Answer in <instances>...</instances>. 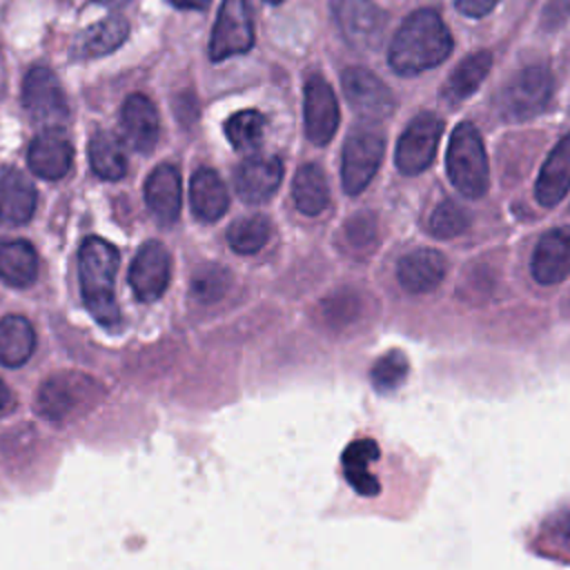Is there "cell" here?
<instances>
[{
	"label": "cell",
	"mask_w": 570,
	"mask_h": 570,
	"mask_svg": "<svg viewBox=\"0 0 570 570\" xmlns=\"http://www.w3.org/2000/svg\"><path fill=\"white\" fill-rule=\"evenodd\" d=\"M129 33V24L122 16H109L80 31L71 45L73 58H98L118 49Z\"/></svg>",
	"instance_id": "7402d4cb"
},
{
	"label": "cell",
	"mask_w": 570,
	"mask_h": 570,
	"mask_svg": "<svg viewBox=\"0 0 570 570\" xmlns=\"http://www.w3.org/2000/svg\"><path fill=\"white\" fill-rule=\"evenodd\" d=\"M265 134V116L256 109L236 111L225 122V136L236 151L258 149Z\"/></svg>",
	"instance_id": "4dcf8cb0"
},
{
	"label": "cell",
	"mask_w": 570,
	"mask_h": 570,
	"mask_svg": "<svg viewBox=\"0 0 570 570\" xmlns=\"http://www.w3.org/2000/svg\"><path fill=\"white\" fill-rule=\"evenodd\" d=\"M89 163L96 176L118 180L127 174V154L122 142L111 131H96L89 140Z\"/></svg>",
	"instance_id": "f1b7e54d"
},
{
	"label": "cell",
	"mask_w": 570,
	"mask_h": 570,
	"mask_svg": "<svg viewBox=\"0 0 570 570\" xmlns=\"http://www.w3.org/2000/svg\"><path fill=\"white\" fill-rule=\"evenodd\" d=\"M568 189H570V134L563 136L543 160V167L534 185V196L539 205L554 207L568 194Z\"/></svg>",
	"instance_id": "ffe728a7"
},
{
	"label": "cell",
	"mask_w": 570,
	"mask_h": 570,
	"mask_svg": "<svg viewBox=\"0 0 570 570\" xmlns=\"http://www.w3.org/2000/svg\"><path fill=\"white\" fill-rule=\"evenodd\" d=\"M169 2L180 9H203L209 4V0H169Z\"/></svg>",
	"instance_id": "f35d334b"
},
{
	"label": "cell",
	"mask_w": 570,
	"mask_h": 570,
	"mask_svg": "<svg viewBox=\"0 0 570 570\" xmlns=\"http://www.w3.org/2000/svg\"><path fill=\"white\" fill-rule=\"evenodd\" d=\"M443 134V120L434 114H419L410 120L396 145V167L401 174L414 176L428 169L436 156Z\"/></svg>",
	"instance_id": "30bf717a"
},
{
	"label": "cell",
	"mask_w": 570,
	"mask_h": 570,
	"mask_svg": "<svg viewBox=\"0 0 570 570\" xmlns=\"http://www.w3.org/2000/svg\"><path fill=\"white\" fill-rule=\"evenodd\" d=\"M9 401H11V392H9V387L4 385V381L0 379V410H2V407H7V405H9Z\"/></svg>",
	"instance_id": "ab89813d"
},
{
	"label": "cell",
	"mask_w": 570,
	"mask_h": 570,
	"mask_svg": "<svg viewBox=\"0 0 570 570\" xmlns=\"http://www.w3.org/2000/svg\"><path fill=\"white\" fill-rule=\"evenodd\" d=\"M116 272L118 249L98 236L87 238L78 252L80 289L89 314L105 327H116L120 323V312L114 296Z\"/></svg>",
	"instance_id": "7a4b0ae2"
},
{
	"label": "cell",
	"mask_w": 570,
	"mask_h": 570,
	"mask_svg": "<svg viewBox=\"0 0 570 570\" xmlns=\"http://www.w3.org/2000/svg\"><path fill=\"white\" fill-rule=\"evenodd\" d=\"M269 236H272V225L261 214L238 218L227 229V243L236 254H256L267 245Z\"/></svg>",
	"instance_id": "f546056e"
},
{
	"label": "cell",
	"mask_w": 570,
	"mask_h": 570,
	"mask_svg": "<svg viewBox=\"0 0 570 570\" xmlns=\"http://www.w3.org/2000/svg\"><path fill=\"white\" fill-rule=\"evenodd\" d=\"M323 314L327 323L345 325L358 314V298L352 292H336L323 303Z\"/></svg>",
	"instance_id": "d590c367"
},
{
	"label": "cell",
	"mask_w": 570,
	"mask_h": 570,
	"mask_svg": "<svg viewBox=\"0 0 570 570\" xmlns=\"http://www.w3.org/2000/svg\"><path fill=\"white\" fill-rule=\"evenodd\" d=\"M292 198L301 214L318 216L330 205V187L318 165H303L292 183Z\"/></svg>",
	"instance_id": "4316f807"
},
{
	"label": "cell",
	"mask_w": 570,
	"mask_h": 570,
	"mask_svg": "<svg viewBox=\"0 0 570 570\" xmlns=\"http://www.w3.org/2000/svg\"><path fill=\"white\" fill-rule=\"evenodd\" d=\"M22 105L29 118L47 129H60L69 118L60 80L47 67H33L22 82Z\"/></svg>",
	"instance_id": "8992f818"
},
{
	"label": "cell",
	"mask_w": 570,
	"mask_h": 570,
	"mask_svg": "<svg viewBox=\"0 0 570 570\" xmlns=\"http://www.w3.org/2000/svg\"><path fill=\"white\" fill-rule=\"evenodd\" d=\"M169 283V252L163 243H145L131 265H129V285L138 301H156Z\"/></svg>",
	"instance_id": "7c38bea8"
},
{
	"label": "cell",
	"mask_w": 570,
	"mask_h": 570,
	"mask_svg": "<svg viewBox=\"0 0 570 570\" xmlns=\"http://www.w3.org/2000/svg\"><path fill=\"white\" fill-rule=\"evenodd\" d=\"M334 22L354 49H376L387 27V13L372 0H332Z\"/></svg>",
	"instance_id": "52a82bcc"
},
{
	"label": "cell",
	"mask_w": 570,
	"mask_h": 570,
	"mask_svg": "<svg viewBox=\"0 0 570 570\" xmlns=\"http://www.w3.org/2000/svg\"><path fill=\"white\" fill-rule=\"evenodd\" d=\"M490 67H492L490 51H476L465 56L443 82V98L450 102H461L470 98L479 89V85L485 80Z\"/></svg>",
	"instance_id": "484cf974"
},
{
	"label": "cell",
	"mask_w": 570,
	"mask_h": 570,
	"mask_svg": "<svg viewBox=\"0 0 570 570\" xmlns=\"http://www.w3.org/2000/svg\"><path fill=\"white\" fill-rule=\"evenodd\" d=\"M452 36L432 9L410 13L390 42V67L396 73L414 76L441 65L452 51Z\"/></svg>",
	"instance_id": "6da1fadb"
},
{
	"label": "cell",
	"mask_w": 570,
	"mask_h": 570,
	"mask_svg": "<svg viewBox=\"0 0 570 570\" xmlns=\"http://www.w3.org/2000/svg\"><path fill=\"white\" fill-rule=\"evenodd\" d=\"M36 347V334L27 318L4 316L0 321V363L7 367L22 365Z\"/></svg>",
	"instance_id": "83f0119b"
},
{
	"label": "cell",
	"mask_w": 570,
	"mask_h": 570,
	"mask_svg": "<svg viewBox=\"0 0 570 570\" xmlns=\"http://www.w3.org/2000/svg\"><path fill=\"white\" fill-rule=\"evenodd\" d=\"M283 165L276 156H249L236 169L234 185L245 203H265L281 185Z\"/></svg>",
	"instance_id": "2e32d148"
},
{
	"label": "cell",
	"mask_w": 570,
	"mask_h": 570,
	"mask_svg": "<svg viewBox=\"0 0 570 570\" xmlns=\"http://www.w3.org/2000/svg\"><path fill=\"white\" fill-rule=\"evenodd\" d=\"M454 2H456V9L470 18H483L499 4V0H454Z\"/></svg>",
	"instance_id": "74e56055"
},
{
	"label": "cell",
	"mask_w": 570,
	"mask_h": 570,
	"mask_svg": "<svg viewBox=\"0 0 570 570\" xmlns=\"http://www.w3.org/2000/svg\"><path fill=\"white\" fill-rule=\"evenodd\" d=\"M379 459V445L372 439H356L343 452V470L347 483L361 497L379 494V479L370 472V465Z\"/></svg>",
	"instance_id": "cb8c5ba5"
},
{
	"label": "cell",
	"mask_w": 570,
	"mask_h": 570,
	"mask_svg": "<svg viewBox=\"0 0 570 570\" xmlns=\"http://www.w3.org/2000/svg\"><path fill=\"white\" fill-rule=\"evenodd\" d=\"M470 225V216L463 207H459L452 200H443L441 205L434 207L432 216H430V232L436 238H454L459 234H463Z\"/></svg>",
	"instance_id": "d6a6232c"
},
{
	"label": "cell",
	"mask_w": 570,
	"mask_h": 570,
	"mask_svg": "<svg viewBox=\"0 0 570 570\" xmlns=\"http://www.w3.org/2000/svg\"><path fill=\"white\" fill-rule=\"evenodd\" d=\"M561 532H563L566 537H570V514L563 519V523H561Z\"/></svg>",
	"instance_id": "60d3db41"
},
{
	"label": "cell",
	"mask_w": 570,
	"mask_h": 570,
	"mask_svg": "<svg viewBox=\"0 0 570 570\" xmlns=\"http://www.w3.org/2000/svg\"><path fill=\"white\" fill-rule=\"evenodd\" d=\"M303 116H305V136L309 142L325 145L334 138L338 127V102L330 82L318 73H312L305 80Z\"/></svg>",
	"instance_id": "8fae6325"
},
{
	"label": "cell",
	"mask_w": 570,
	"mask_h": 570,
	"mask_svg": "<svg viewBox=\"0 0 570 570\" xmlns=\"http://www.w3.org/2000/svg\"><path fill=\"white\" fill-rule=\"evenodd\" d=\"M265 2H272V4H278V2H283V0H265Z\"/></svg>",
	"instance_id": "7bdbcfd3"
},
{
	"label": "cell",
	"mask_w": 570,
	"mask_h": 570,
	"mask_svg": "<svg viewBox=\"0 0 570 570\" xmlns=\"http://www.w3.org/2000/svg\"><path fill=\"white\" fill-rule=\"evenodd\" d=\"M570 20V0H548L541 11V27L548 31L559 29Z\"/></svg>",
	"instance_id": "8d00e7d4"
},
{
	"label": "cell",
	"mask_w": 570,
	"mask_h": 570,
	"mask_svg": "<svg viewBox=\"0 0 570 570\" xmlns=\"http://www.w3.org/2000/svg\"><path fill=\"white\" fill-rule=\"evenodd\" d=\"M254 45V20L249 0H223L209 40V58L225 60L240 56Z\"/></svg>",
	"instance_id": "9c48e42d"
},
{
	"label": "cell",
	"mask_w": 570,
	"mask_h": 570,
	"mask_svg": "<svg viewBox=\"0 0 570 570\" xmlns=\"http://www.w3.org/2000/svg\"><path fill=\"white\" fill-rule=\"evenodd\" d=\"M38 256L22 238L0 240V278L11 287H27L36 281Z\"/></svg>",
	"instance_id": "d4e9b609"
},
{
	"label": "cell",
	"mask_w": 570,
	"mask_h": 570,
	"mask_svg": "<svg viewBox=\"0 0 570 570\" xmlns=\"http://www.w3.org/2000/svg\"><path fill=\"white\" fill-rule=\"evenodd\" d=\"M407 374V361L401 352H387L385 356H381L374 367H372V383L379 392H390L394 390L396 385L403 383Z\"/></svg>",
	"instance_id": "836d02e7"
},
{
	"label": "cell",
	"mask_w": 570,
	"mask_h": 570,
	"mask_svg": "<svg viewBox=\"0 0 570 570\" xmlns=\"http://www.w3.org/2000/svg\"><path fill=\"white\" fill-rule=\"evenodd\" d=\"M189 198H191L194 216L205 223L218 220L229 205V196L223 178L207 167L194 171L191 185H189Z\"/></svg>",
	"instance_id": "603a6c76"
},
{
	"label": "cell",
	"mask_w": 570,
	"mask_h": 570,
	"mask_svg": "<svg viewBox=\"0 0 570 570\" xmlns=\"http://www.w3.org/2000/svg\"><path fill=\"white\" fill-rule=\"evenodd\" d=\"M445 167L452 185L468 198H481L490 185L483 138L472 122H461L448 145Z\"/></svg>",
	"instance_id": "3957f363"
},
{
	"label": "cell",
	"mask_w": 570,
	"mask_h": 570,
	"mask_svg": "<svg viewBox=\"0 0 570 570\" xmlns=\"http://www.w3.org/2000/svg\"><path fill=\"white\" fill-rule=\"evenodd\" d=\"M36 187L22 171L7 167L0 174V223H27L36 212Z\"/></svg>",
	"instance_id": "44dd1931"
},
{
	"label": "cell",
	"mask_w": 570,
	"mask_h": 570,
	"mask_svg": "<svg viewBox=\"0 0 570 570\" xmlns=\"http://www.w3.org/2000/svg\"><path fill=\"white\" fill-rule=\"evenodd\" d=\"M180 171L169 163L158 165L145 183V203L149 212L163 225H171L180 214Z\"/></svg>",
	"instance_id": "ac0fdd59"
},
{
	"label": "cell",
	"mask_w": 570,
	"mask_h": 570,
	"mask_svg": "<svg viewBox=\"0 0 570 570\" xmlns=\"http://www.w3.org/2000/svg\"><path fill=\"white\" fill-rule=\"evenodd\" d=\"M530 269L541 285H554L570 276V227L550 229L539 238Z\"/></svg>",
	"instance_id": "9a60e30c"
},
{
	"label": "cell",
	"mask_w": 570,
	"mask_h": 570,
	"mask_svg": "<svg viewBox=\"0 0 570 570\" xmlns=\"http://www.w3.org/2000/svg\"><path fill=\"white\" fill-rule=\"evenodd\" d=\"M29 167L45 180H60L73 160V147L62 129H45L38 134L27 154Z\"/></svg>",
	"instance_id": "5bb4252c"
},
{
	"label": "cell",
	"mask_w": 570,
	"mask_h": 570,
	"mask_svg": "<svg viewBox=\"0 0 570 570\" xmlns=\"http://www.w3.org/2000/svg\"><path fill=\"white\" fill-rule=\"evenodd\" d=\"M102 394L98 381L80 372H60L49 376L38 392V412L49 421H62L89 405Z\"/></svg>",
	"instance_id": "5b68a950"
},
{
	"label": "cell",
	"mask_w": 570,
	"mask_h": 570,
	"mask_svg": "<svg viewBox=\"0 0 570 570\" xmlns=\"http://www.w3.org/2000/svg\"><path fill=\"white\" fill-rule=\"evenodd\" d=\"M343 240L350 252L363 254L374 247L376 240V223L367 212H358L343 225Z\"/></svg>",
	"instance_id": "e575fe53"
},
{
	"label": "cell",
	"mask_w": 570,
	"mask_h": 570,
	"mask_svg": "<svg viewBox=\"0 0 570 570\" xmlns=\"http://www.w3.org/2000/svg\"><path fill=\"white\" fill-rule=\"evenodd\" d=\"M98 2H105V4H118V2H127V0H98Z\"/></svg>",
	"instance_id": "b9f144b4"
},
{
	"label": "cell",
	"mask_w": 570,
	"mask_h": 570,
	"mask_svg": "<svg viewBox=\"0 0 570 570\" xmlns=\"http://www.w3.org/2000/svg\"><path fill=\"white\" fill-rule=\"evenodd\" d=\"M120 122L122 131L127 136V142L136 151H151L158 140V114L154 102L142 94H131L120 109Z\"/></svg>",
	"instance_id": "d6986e66"
},
{
	"label": "cell",
	"mask_w": 570,
	"mask_h": 570,
	"mask_svg": "<svg viewBox=\"0 0 570 570\" xmlns=\"http://www.w3.org/2000/svg\"><path fill=\"white\" fill-rule=\"evenodd\" d=\"M347 102L367 118L390 116L394 109V96L387 85L376 78L370 69L350 67L341 76Z\"/></svg>",
	"instance_id": "4fadbf2b"
},
{
	"label": "cell",
	"mask_w": 570,
	"mask_h": 570,
	"mask_svg": "<svg viewBox=\"0 0 570 570\" xmlns=\"http://www.w3.org/2000/svg\"><path fill=\"white\" fill-rule=\"evenodd\" d=\"M385 151V134L381 127L365 122L356 125L343 145L341 178L350 196L361 194L374 178Z\"/></svg>",
	"instance_id": "277c9868"
},
{
	"label": "cell",
	"mask_w": 570,
	"mask_h": 570,
	"mask_svg": "<svg viewBox=\"0 0 570 570\" xmlns=\"http://www.w3.org/2000/svg\"><path fill=\"white\" fill-rule=\"evenodd\" d=\"M552 96V76L546 67L519 71L501 91L499 109L508 120H528L541 114Z\"/></svg>",
	"instance_id": "ba28073f"
},
{
	"label": "cell",
	"mask_w": 570,
	"mask_h": 570,
	"mask_svg": "<svg viewBox=\"0 0 570 570\" xmlns=\"http://www.w3.org/2000/svg\"><path fill=\"white\" fill-rule=\"evenodd\" d=\"M445 269H448V263L441 252L421 247L405 254L399 261L396 276L403 289L412 294H425V292H432L436 285H441Z\"/></svg>",
	"instance_id": "e0dca14e"
},
{
	"label": "cell",
	"mask_w": 570,
	"mask_h": 570,
	"mask_svg": "<svg viewBox=\"0 0 570 570\" xmlns=\"http://www.w3.org/2000/svg\"><path fill=\"white\" fill-rule=\"evenodd\" d=\"M232 285V274L216 263H207L198 267L191 276V294L200 303H214L225 296Z\"/></svg>",
	"instance_id": "1f68e13d"
}]
</instances>
